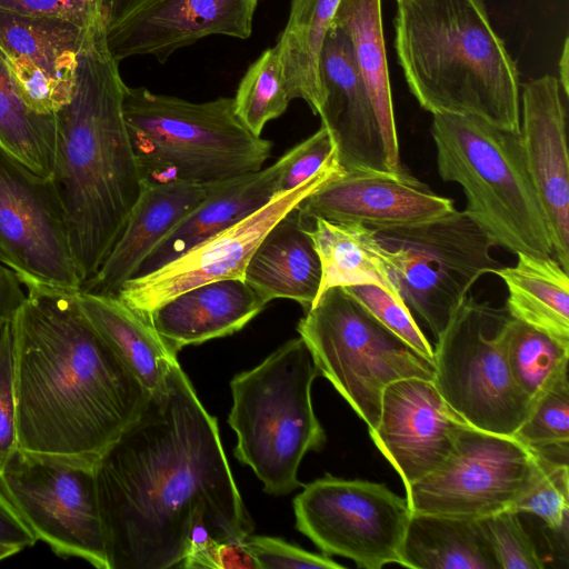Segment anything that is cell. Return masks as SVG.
Returning <instances> with one entry per match:
<instances>
[{"label":"cell","instance_id":"cell-1","mask_svg":"<svg viewBox=\"0 0 569 569\" xmlns=\"http://www.w3.org/2000/svg\"><path fill=\"white\" fill-rule=\"evenodd\" d=\"M93 470L110 569L179 568L196 542L253 531L217 419L178 361Z\"/></svg>","mask_w":569,"mask_h":569},{"label":"cell","instance_id":"cell-2","mask_svg":"<svg viewBox=\"0 0 569 569\" xmlns=\"http://www.w3.org/2000/svg\"><path fill=\"white\" fill-rule=\"evenodd\" d=\"M79 290L27 289L11 322L18 449L94 467L150 392L93 327Z\"/></svg>","mask_w":569,"mask_h":569},{"label":"cell","instance_id":"cell-3","mask_svg":"<svg viewBox=\"0 0 569 569\" xmlns=\"http://www.w3.org/2000/svg\"><path fill=\"white\" fill-rule=\"evenodd\" d=\"M106 31L103 23L90 30L73 94L56 113L51 178L64 207L82 283L108 257L144 184L123 114L127 86L107 47Z\"/></svg>","mask_w":569,"mask_h":569},{"label":"cell","instance_id":"cell-4","mask_svg":"<svg viewBox=\"0 0 569 569\" xmlns=\"http://www.w3.org/2000/svg\"><path fill=\"white\" fill-rule=\"evenodd\" d=\"M395 49L407 86L435 114H471L520 131V81L483 0H401Z\"/></svg>","mask_w":569,"mask_h":569},{"label":"cell","instance_id":"cell-5","mask_svg":"<svg viewBox=\"0 0 569 569\" xmlns=\"http://www.w3.org/2000/svg\"><path fill=\"white\" fill-rule=\"evenodd\" d=\"M430 133L440 178L462 188L465 211L495 247L513 254L553 256L550 226L519 133L448 112L432 114Z\"/></svg>","mask_w":569,"mask_h":569},{"label":"cell","instance_id":"cell-6","mask_svg":"<svg viewBox=\"0 0 569 569\" xmlns=\"http://www.w3.org/2000/svg\"><path fill=\"white\" fill-rule=\"evenodd\" d=\"M123 114L144 182L214 183L258 171L272 142L238 118L233 98L206 102L126 88Z\"/></svg>","mask_w":569,"mask_h":569},{"label":"cell","instance_id":"cell-7","mask_svg":"<svg viewBox=\"0 0 569 569\" xmlns=\"http://www.w3.org/2000/svg\"><path fill=\"white\" fill-rule=\"evenodd\" d=\"M319 375L299 337L230 382L228 423L237 435L233 453L251 468L267 493L283 496L302 487L298 470L303 457L326 443L311 400V387Z\"/></svg>","mask_w":569,"mask_h":569},{"label":"cell","instance_id":"cell-8","mask_svg":"<svg viewBox=\"0 0 569 569\" xmlns=\"http://www.w3.org/2000/svg\"><path fill=\"white\" fill-rule=\"evenodd\" d=\"M297 331L321 376L329 380L368 430L377 427L385 389L420 378L433 381V362L385 327L342 287L321 295Z\"/></svg>","mask_w":569,"mask_h":569},{"label":"cell","instance_id":"cell-9","mask_svg":"<svg viewBox=\"0 0 569 569\" xmlns=\"http://www.w3.org/2000/svg\"><path fill=\"white\" fill-rule=\"evenodd\" d=\"M511 316L467 296L437 338L433 383L468 425L513 436L532 407L516 385L507 356Z\"/></svg>","mask_w":569,"mask_h":569},{"label":"cell","instance_id":"cell-10","mask_svg":"<svg viewBox=\"0 0 569 569\" xmlns=\"http://www.w3.org/2000/svg\"><path fill=\"white\" fill-rule=\"evenodd\" d=\"M375 231L390 251L402 300L436 339L473 284L502 267L491 254L493 242L465 210Z\"/></svg>","mask_w":569,"mask_h":569},{"label":"cell","instance_id":"cell-11","mask_svg":"<svg viewBox=\"0 0 569 569\" xmlns=\"http://www.w3.org/2000/svg\"><path fill=\"white\" fill-rule=\"evenodd\" d=\"M302 487L293 499L296 528L323 555L348 558L365 569L401 566L411 517L406 498L385 483L329 473Z\"/></svg>","mask_w":569,"mask_h":569},{"label":"cell","instance_id":"cell-12","mask_svg":"<svg viewBox=\"0 0 569 569\" xmlns=\"http://www.w3.org/2000/svg\"><path fill=\"white\" fill-rule=\"evenodd\" d=\"M0 490L57 556L110 569L92 466L18 449L0 471Z\"/></svg>","mask_w":569,"mask_h":569},{"label":"cell","instance_id":"cell-13","mask_svg":"<svg viewBox=\"0 0 569 569\" xmlns=\"http://www.w3.org/2000/svg\"><path fill=\"white\" fill-rule=\"evenodd\" d=\"M542 455L515 436L463 427L443 465L406 490L411 512L486 519L510 510Z\"/></svg>","mask_w":569,"mask_h":569},{"label":"cell","instance_id":"cell-14","mask_svg":"<svg viewBox=\"0 0 569 569\" xmlns=\"http://www.w3.org/2000/svg\"><path fill=\"white\" fill-rule=\"evenodd\" d=\"M0 263L29 289L80 290L64 207L52 178L0 148Z\"/></svg>","mask_w":569,"mask_h":569},{"label":"cell","instance_id":"cell-15","mask_svg":"<svg viewBox=\"0 0 569 569\" xmlns=\"http://www.w3.org/2000/svg\"><path fill=\"white\" fill-rule=\"evenodd\" d=\"M343 171L335 157L299 187L276 193L248 217L164 266L129 279L117 296L148 320L158 307L193 287L224 279H244L247 264L268 231L312 192Z\"/></svg>","mask_w":569,"mask_h":569},{"label":"cell","instance_id":"cell-16","mask_svg":"<svg viewBox=\"0 0 569 569\" xmlns=\"http://www.w3.org/2000/svg\"><path fill=\"white\" fill-rule=\"evenodd\" d=\"M467 425L433 381L407 378L385 389L378 425L368 431L407 490L443 465Z\"/></svg>","mask_w":569,"mask_h":569},{"label":"cell","instance_id":"cell-17","mask_svg":"<svg viewBox=\"0 0 569 569\" xmlns=\"http://www.w3.org/2000/svg\"><path fill=\"white\" fill-rule=\"evenodd\" d=\"M90 30L59 18L0 10V52L30 109L56 114L70 101Z\"/></svg>","mask_w":569,"mask_h":569},{"label":"cell","instance_id":"cell-18","mask_svg":"<svg viewBox=\"0 0 569 569\" xmlns=\"http://www.w3.org/2000/svg\"><path fill=\"white\" fill-rule=\"evenodd\" d=\"M300 216L312 222H359L375 230L412 224L455 209L442 197L406 169H358L343 171L307 197L298 207Z\"/></svg>","mask_w":569,"mask_h":569},{"label":"cell","instance_id":"cell-19","mask_svg":"<svg viewBox=\"0 0 569 569\" xmlns=\"http://www.w3.org/2000/svg\"><path fill=\"white\" fill-rule=\"evenodd\" d=\"M258 0H150L107 29L111 56L120 62L151 56L163 63L177 50L214 36H251Z\"/></svg>","mask_w":569,"mask_h":569},{"label":"cell","instance_id":"cell-20","mask_svg":"<svg viewBox=\"0 0 569 569\" xmlns=\"http://www.w3.org/2000/svg\"><path fill=\"white\" fill-rule=\"evenodd\" d=\"M520 87L521 146L550 226L553 256L568 271L569 154L562 89L550 74L530 79Z\"/></svg>","mask_w":569,"mask_h":569},{"label":"cell","instance_id":"cell-21","mask_svg":"<svg viewBox=\"0 0 569 569\" xmlns=\"http://www.w3.org/2000/svg\"><path fill=\"white\" fill-rule=\"evenodd\" d=\"M323 102L318 116L332 137L346 170H389L377 117L349 38L335 24L319 58ZM390 171V170H389Z\"/></svg>","mask_w":569,"mask_h":569},{"label":"cell","instance_id":"cell-22","mask_svg":"<svg viewBox=\"0 0 569 569\" xmlns=\"http://www.w3.org/2000/svg\"><path fill=\"white\" fill-rule=\"evenodd\" d=\"M226 181L144 182L120 237L96 274L84 281L80 290L117 296L157 244Z\"/></svg>","mask_w":569,"mask_h":569},{"label":"cell","instance_id":"cell-23","mask_svg":"<svg viewBox=\"0 0 569 569\" xmlns=\"http://www.w3.org/2000/svg\"><path fill=\"white\" fill-rule=\"evenodd\" d=\"M267 303L244 279H224L186 290L151 312L148 320L170 349L230 336Z\"/></svg>","mask_w":569,"mask_h":569},{"label":"cell","instance_id":"cell-24","mask_svg":"<svg viewBox=\"0 0 569 569\" xmlns=\"http://www.w3.org/2000/svg\"><path fill=\"white\" fill-rule=\"evenodd\" d=\"M311 223L295 208L268 231L251 256L244 281L267 305L289 299L306 310L312 306L321 266L309 233Z\"/></svg>","mask_w":569,"mask_h":569},{"label":"cell","instance_id":"cell-25","mask_svg":"<svg viewBox=\"0 0 569 569\" xmlns=\"http://www.w3.org/2000/svg\"><path fill=\"white\" fill-rule=\"evenodd\" d=\"M286 154L258 171L227 180L192 210L140 264L137 276L164 266L264 206L276 193Z\"/></svg>","mask_w":569,"mask_h":569},{"label":"cell","instance_id":"cell-26","mask_svg":"<svg viewBox=\"0 0 569 569\" xmlns=\"http://www.w3.org/2000/svg\"><path fill=\"white\" fill-rule=\"evenodd\" d=\"M309 233L321 266L315 300L330 288L375 284L405 303L390 251L379 241L375 229L359 222L315 219Z\"/></svg>","mask_w":569,"mask_h":569},{"label":"cell","instance_id":"cell-27","mask_svg":"<svg viewBox=\"0 0 569 569\" xmlns=\"http://www.w3.org/2000/svg\"><path fill=\"white\" fill-rule=\"evenodd\" d=\"M331 24L342 29L350 40L356 63L377 117L388 169L399 172L405 168L400 160L381 0H341Z\"/></svg>","mask_w":569,"mask_h":569},{"label":"cell","instance_id":"cell-28","mask_svg":"<svg viewBox=\"0 0 569 569\" xmlns=\"http://www.w3.org/2000/svg\"><path fill=\"white\" fill-rule=\"evenodd\" d=\"M401 557L416 569H500L483 519L411 512Z\"/></svg>","mask_w":569,"mask_h":569},{"label":"cell","instance_id":"cell-29","mask_svg":"<svg viewBox=\"0 0 569 569\" xmlns=\"http://www.w3.org/2000/svg\"><path fill=\"white\" fill-rule=\"evenodd\" d=\"M87 318L117 352L134 377L151 393L163 382L177 353L153 326L118 296L79 290Z\"/></svg>","mask_w":569,"mask_h":569},{"label":"cell","instance_id":"cell-30","mask_svg":"<svg viewBox=\"0 0 569 569\" xmlns=\"http://www.w3.org/2000/svg\"><path fill=\"white\" fill-rule=\"evenodd\" d=\"M506 284L508 313L569 345V278L553 256L517 254L515 266L495 271Z\"/></svg>","mask_w":569,"mask_h":569},{"label":"cell","instance_id":"cell-31","mask_svg":"<svg viewBox=\"0 0 569 569\" xmlns=\"http://www.w3.org/2000/svg\"><path fill=\"white\" fill-rule=\"evenodd\" d=\"M341 0H291L287 23L276 48L290 100L302 99L318 114L323 91L319 58L323 40Z\"/></svg>","mask_w":569,"mask_h":569},{"label":"cell","instance_id":"cell-32","mask_svg":"<svg viewBox=\"0 0 569 569\" xmlns=\"http://www.w3.org/2000/svg\"><path fill=\"white\" fill-rule=\"evenodd\" d=\"M0 148L31 170L52 177L57 152L56 114H40L29 108L1 52Z\"/></svg>","mask_w":569,"mask_h":569},{"label":"cell","instance_id":"cell-33","mask_svg":"<svg viewBox=\"0 0 569 569\" xmlns=\"http://www.w3.org/2000/svg\"><path fill=\"white\" fill-rule=\"evenodd\" d=\"M507 356L516 385L531 403L568 372L569 345L512 317L508 325Z\"/></svg>","mask_w":569,"mask_h":569},{"label":"cell","instance_id":"cell-34","mask_svg":"<svg viewBox=\"0 0 569 569\" xmlns=\"http://www.w3.org/2000/svg\"><path fill=\"white\" fill-rule=\"evenodd\" d=\"M290 97L283 66L276 47L266 49L247 69L233 97L234 112L254 134L284 113Z\"/></svg>","mask_w":569,"mask_h":569},{"label":"cell","instance_id":"cell-35","mask_svg":"<svg viewBox=\"0 0 569 569\" xmlns=\"http://www.w3.org/2000/svg\"><path fill=\"white\" fill-rule=\"evenodd\" d=\"M513 436L538 452L546 453L552 450L568 456V372L532 403L528 417Z\"/></svg>","mask_w":569,"mask_h":569},{"label":"cell","instance_id":"cell-36","mask_svg":"<svg viewBox=\"0 0 569 569\" xmlns=\"http://www.w3.org/2000/svg\"><path fill=\"white\" fill-rule=\"evenodd\" d=\"M539 470L510 510L530 512L543 520L555 533L568 540L569 468L566 460L555 461L541 453Z\"/></svg>","mask_w":569,"mask_h":569},{"label":"cell","instance_id":"cell-37","mask_svg":"<svg viewBox=\"0 0 569 569\" xmlns=\"http://www.w3.org/2000/svg\"><path fill=\"white\" fill-rule=\"evenodd\" d=\"M345 291L389 330L433 362V348L409 308L375 284L342 287Z\"/></svg>","mask_w":569,"mask_h":569},{"label":"cell","instance_id":"cell-38","mask_svg":"<svg viewBox=\"0 0 569 569\" xmlns=\"http://www.w3.org/2000/svg\"><path fill=\"white\" fill-rule=\"evenodd\" d=\"M519 513L503 510L483 519L500 569H543V559L525 531Z\"/></svg>","mask_w":569,"mask_h":569},{"label":"cell","instance_id":"cell-39","mask_svg":"<svg viewBox=\"0 0 569 569\" xmlns=\"http://www.w3.org/2000/svg\"><path fill=\"white\" fill-rule=\"evenodd\" d=\"M243 543L256 560L258 569H343L329 556L307 551L281 538L252 536Z\"/></svg>","mask_w":569,"mask_h":569},{"label":"cell","instance_id":"cell-40","mask_svg":"<svg viewBox=\"0 0 569 569\" xmlns=\"http://www.w3.org/2000/svg\"><path fill=\"white\" fill-rule=\"evenodd\" d=\"M284 154L286 164L279 178L278 192L290 191L310 179L337 157V150L331 134L321 126Z\"/></svg>","mask_w":569,"mask_h":569},{"label":"cell","instance_id":"cell-41","mask_svg":"<svg viewBox=\"0 0 569 569\" xmlns=\"http://www.w3.org/2000/svg\"><path fill=\"white\" fill-rule=\"evenodd\" d=\"M18 451L13 389L12 331L9 323L0 337V471Z\"/></svg>","mask_w":569,"mask_h":569},{"label":"cell","instance_id":"cell-42","mask_svg":"<svg viewBox=\"0 0 569 569\" xmlns=\"http://www.w3.org/2000/svg\"><path fill=\"white\" fill-rule=\"evenodd\" d=\"M0 10L52 17L92 29L102 19V0H0Z\"/></svg>","mask_w":569,"mask_h":569},{"label":"cell","instance_id":"cell-43","mask_svg":"<svg viewBox=\"0 0 569 569\" xmlns=\"http://www.w3.org/2000/svg\"><path fill=\"white\" fill-rule=\"evenodd\" d=\"M179 568L258 569L243 540L206 539L190 547Z\"/></svg>","mask_w":569,"mask_h":569},{"label":"cell","instance_id":"cell-44","mask_svg":"<svg viewBox=\"0 0 569 569\" xmlns=\"http://www.w3.org/2000/svg\"><path fill=\"white\" fill-rule=\"evenodd\" d=\"M37 541L33 532L0 490V545L22 550L33 546Z\"/></svg>","mask_w":569,"mask_h":569},{"label":"cell","instance_id":"cell-45","mask_svg":"<svg viewBox=\"0 0 569 569\" xmlns=\"http://www.w3.org/2000/svg\"><path fill=\"white\" fill-rule=\"evenodd\" d=\"M22 287L17 276L0 263V337L26 299Z\"/></svg>","mask_w":569,"mask_h":569},{"label":"cell","instance_id":"cell-46","mask_svg":"<svg viewBox=\"0 0 569 569\" xmlns=\"http://www.w3.org/2000/svg\"><path fill=\"white\" fill-rule=\"evenodd\" d=\"M150 0H102V19L106 30L113 27Z\"/></svg>","mask_w":569,"mask_h":569},{"label":"cell","instance_id":"cell-47","mask_svg":"<svg viewBox=\"0 0 569 569\" xmlns=\"http://www.w3.org/2000/svg\"><path fill=\"white\" fill-rule=\"evenodd\" d=\"M568 49H569V41H568V37H566L563 47H562V51H561V56L559 59V79H558L560 87L562 89V92L566 97H568V94H569V76H568L569 50Z\"/></svg>","mask_w":569,"mask_h":569},{"label":"cell","instance_id":"cell-48","mask_svg":"<svg viewBox=\"0 0 569 569\" xmlns=\"http://www.w3.org/2000/svg\"><path fill=\"white\" fill-rule=\"evenodd\" d=\"M21 549L12 546L0 545V561L20 552Z\"/></svg>","mask_w":569,"mask_h":569},{"label":"cell","instance_id":"cell-49","mask_svg":"<svg viewBox=\"0 0 569 569\" xmlns=\"http://www.w3.org/2000/svg\"><path fill=\"white\" fill-rule=\"evenodd\" d=\"M397 1H401V0H397Z\"/></svg>","mask_w":569,"mask_h":569}]
</instances>
